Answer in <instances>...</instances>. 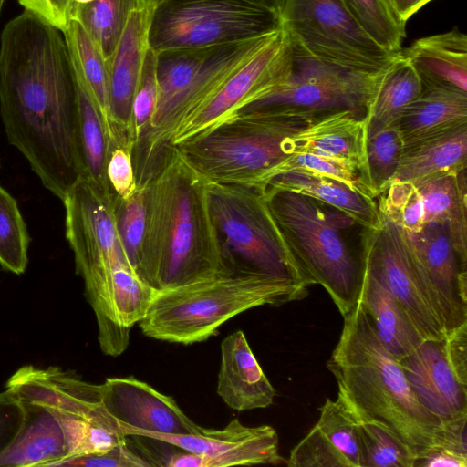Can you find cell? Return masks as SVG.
I'll list each match as a JSON object with an SVG mask.
<instances>
[{
	"instance_id": "cell-1",
	"label": "cell",
	"mask_w": 467,
	"mask_h": 467,
	"mask_svg": "<svg viewBox=\"0 0 467 467\" xmlns=\"http://www.w3.org/2000/svg\"><path fill=\"white\" fill-rule=\"evenodd\" d=\"M0 114L9 143L62 201L81 178L74 72L63 33L26 9L0 35Z\"/></svg>"
},
{
	"instance_id": "cell-2",
	"label": "cell",
	"mask_w": 467,
	"mask_h": 467,
	"mask_svg": "<svg viewBox=\"0 0 467 467\" xmlns=\"http://www.w3.org/2000/svg\"><path fill=\"white\" fill-rule=\"evenodd\" d=\"M145 190L147 219L140 278L160 291L229 271L211 217L208 182L178 149Z\"/></svg>"
},
{
	"instance_id": "cell-3",
	"label": "cell",
	"mask_w": 467,
	"mask_h": 467,
	"mask_svg": "<svg viewBox=\"0 0 467 467\" xmlns=\"http://www.w3.org/2000/svg\"><path fill=\"white\" fill-rule=\"evenodd\" d=\"M343 317L327 361L337 395L357 419L388 430L417 461L438 444L442 421L420 402L400 360L381 344L360 303Z\"/></svg>"
},
{
	"instance_id": "cell-4",
	"label": "cell",
	"mask_w": 467,
	"mask_h": 467,
	"mask_svg": "<svg viewBox=\"0 0 467 467\" xmlns=\"http://www.w3.org/2000/svg\"><path fill=\"white\" fill-rule=\"evenodd\" d=\"M275 33L227 45L156 52L155 114L131 150L137 187H145L174 154L172 139L178 127Z\"/></svg>"
},
{
	"instance_id": "cell-5",
	"label": "cell",
	"mask_w": 467,
	"mask_h": 467,
	"mask_svg": "<svg viewBox=\"0 0 467 467\" xmlns=\"http://www.w3.org/2000/svg\"><path fill=\"white\" fill-rule=\"evenodd\" d=\"M306 295L307 287L287 278L226 271L210 279L158 291L139 325L149 337L190 345L206 340L242 312L265 305L281 306Z\"/></svg>"
},
{
	"instance_id": "cell-6",
	"label": "cell",
	"mask_w": 467,
	"mask_h": 467,
	"mask_svg": "<svg viewBox=\"0 0 467 467\" xmlns=\"http://www.w3.org/2000/svg\"><path fill=\"white\" fill-rule=\"evenodd\" d=\"M263 194L286 247L306 275L326 289L343 317L348 315L358 302L361 285L360 253L346 236L357 222L305 194L274 187L265 188Z\"/></svg>"
},
{
	"instance_id": "cell-7",
	"label": "cell",
	"mask_w": 467,
	"mask_h": 467,
	"mask_svg": "<svg viewBox=\"0 0 467 467\" xmlns=\"http://www.w3.org/2000/svg\"><path fill=\"white\" fill-rule=\"evenodd\" d=\"M317 116L295 110L237 112L176 148L208 182L263 192L274 169L291 154L288 140Z\"/></svg>"
},
{
	"instance_id": "cell-8",
	"label": "cell",
	"mask_w": 467,
	"mask_h": 467,
	"mask_svg": "<svg viewBox=\"0 0 467 467\" xmlns=\"http://www.w3.org/2000/svg\"><path fill=\"white\" fill-rule=\"evenodd\" d=\"M208 202L224 266L312 285L254 187L208 182Z\"/></svg>"
},
{
	"instance_id": "cell-9",
	"label": "cell",
	"mask_w": 467,
	"mask_h": 467,
	"mask_svg": "<svg viewBox=\"0 0 467 467\" xmlns=\"http://www.w3.org/2000/svg\"><path fill=\"white\" fill-rule=\"evenodd\" d=\"M62 202L66 237L74 253L76 272L84 280L85 295L97 318L98 338L113 337L122 327L114 321L111 313V275L118 265H130L117 234L113 194L79 178Z\"/></svg>"
},
{
	"instance_id": "cell-10",
	"label": "cell",
	"mask_w": 467,
	"mask_h": 467,
	"mask_svg": "<svg viewBox=\"0 0 467 467\" xmlns=\"http://www.w3.org/2000/svg\"><path fill=\"white\" fill-rule=\"evenodd\" d=\"M281 27L278 13L244 0H164L153 5L149 47L160 52L227 45Z\"/></svg>"
},
{
	"instance_id": "cell-11",
	"label": "cell",
	"mask_w": 467,
	"mask_h": 467,
	"mask_svg": "<svg viewBox=\"0 0 467 467\" xmlns=\"http://www.w3.org/2000/svg\"><path fill=\"white\" fill-rule=\"evenodd\" d=\"M281 21L293 46L339 67L373 73L399 54L381 47L342 0H285Z\"/></svg>"
},
{
	"instance_id": "cell-12",
	"label": "cell",
	"mask_w": 467,
	"mask_h": 467,
	"mask_svg": "<svg viewBox=\"0 0 467 467\" xmlns=\"http://www.w3.org/2000/svg\"><path fill=\"white\" fill-rule=\"evenodd\" d=\"M291 46L293 65L286 78L237 112L295 110L322 115L350 110L365 118L380 70L367 73L339 67Z\"/></svg>"
},
{
	"instance_id": "cell-13",
	"label": "cell",
	"mask_w": 467,
	"mask_h": 467,
	"mask_svg": "<svg viewBox=\"0 0 467 467\" xmlns=\"http://www.w3.org/2000/svg\"><path fill=\"white\" fill-rule=\"evenodd\" d=\"M360 260L401 305L425 340L444 339L429 285L404 229L379 213L376 227L362 228Z\"/></svg>"
},
{
	"instance_id": "cell-14",
	"label": "cell",
	"mask_w": 467,
	"mask_h": 467,
	"mask_svg": "<svg viewBox=\"0 0 467 467\" xmlns=\"http://www.w3.org/2000/svg\"><path fill=\"white\" fill-rule=\"evenodd\" d=\"M292 65L293 48L282 27L178 127L173 146L206 132L267 93L286 78Z\"/></svg>"
},
{
	"instance_id": "cell-15",
	"label": "cell",
	"mask_w": 467,
	"mask_h": 467,
	"mask_svg": "<svg viewBox=\"0 0 467 467\" xmlns=\"http://www.w3.org/2000/svg\"><path fill=\"white\" fill-rule=\"evenodd\" d=\"M137 437L168 443L185 452L170 456L169 467H228L285 464L278 451V435L269 425L248 427L238 419L222 430L204 429L198 433L142 432Z\"/></svg>"
},
{
	"instance_id": "cell-16",
	"label": "cell",
	"mask_w": 467,
	"mask_h": 467,
	"mask_svg": "<svg viewBox=\"0 0 467 467\" xmlns=\"http://www.w3.org/2000/svg\"><path fill=\"white\" fill-rule=\"evenodd\" d=\"M429 285L445 335L467 323V269L455 250L447 222H430L408 233Z\"/></svg>"
},
{
	"instance_id": "cell-17",
	"label": "cell",
	"mask_w": 467,
	"mask_h": 467,
	"mask_svg": "<svg viewBox=\"0 0 467 467\" xmlns=\"http://www.w3.org/2000/svg\"><path fill=\"white\" fill-rule=\"evenodd\" d=\"M101 405L125 436L142 432L198 433L192 421L171 396L133 377L108 378L99 385Z\"/></svg>"
},
{
	"instance_id": "cell-18",
	"label": "cell",
	"mask_w": 467,
	"mask_h": 467,
	"mask_svg": "<svg viewBox=\"0 0 467 467\" xmlns=\"http://www.w3.org/2000/svg\"><path fill=\"white\" fill-rule=\"evenodd\" d=\"M153 5L134 11L118 45L107 61L109 115L114 142L131 150L130 127L133 98L147 50Z\"/></svg>"
},
{
	"instance_id": "cell-19",
	"label": "cell",
	"mask_w": 467,
	"mask_h": 467,
	"mask_svg": "<svg viewBox=\"0 0 467 467\" xmlns=\"http://www.w3.org/2000/svg\"><path fill=\"white\" fill-rule=\"evenodd\" d=\"M5 389L23 404L39 405L67 415L92 419L102 410L99 385L58 367L24 366L9 378Z\"/></svg>"
},
{
	"instance_id": "cell-20",
	"label": "cell",
	"mask_w": 467,
	"mask_h": 467,
	"mask_svg": "<svg viewBox=\"0 0 467 467\" xmlns=\"http://www.w3.org/2000/svg\"><path fill=\"white\" fill-rule=\"evenodd\" d=\"M400 363L420 402L441 421L467 414V387L450 366L443 340H424Z\"/></svg>"
},
{
	"instance_id": "cell-21",
	"label": "cell",
	"mask_w": 467,
	"mask_h": 467,
	"mask_svg": "<svg viewBox=\"0 0 467 467\" xmlns=\"http://www.w3.org/2000/svg\"><path fill=\"white\" fill-rule=\"evenodd\" d=\"M217 393L237 411L264 409L274 401L275 390L242 330L230 334L221 343Z\"/></svg>"
},
{
	"instance_id": "cell-22",
	"label": "cell",
	"mask_w": 467,
	"mask_h": 467,
	"mask_svg": "<svg viewBox=\"0 0 467 467\" xmlns=\"http://www.w3.org/2000/svg\"><path fill=\"white\" fill-rule=\"evenodd\" d=\"M23 406L24 423L11 445L0 454V467L58 466L69 457L62 415L39 405Z\"/></svg>"
},
{
	"instance_id": "cell-23",
	"label": "cell",
	"mask_w": 467,
	"mask_h": 467,
	"mask_svg": "<svg viewBox=\"0 0 467 467\" xmlns=\"http://www.w3.org/2000/svg\"><path fill=\"white\" fill-rule=\"evenodd\" d=\"M364 119L350 110L317 116L289 139V151L312 153L348 163L357 168L363 177Z\"/></svg>"
},
{
	"instance_id": "cell-24",
	"label": "cell",
	"mask_w": 467,
	"mask_h": 467,
	"mask_svg": "<svg viewBox=\"0 0 467 467\" xmlns=\"http://www.w3.org/2000/svg\"><path fill=\"white\" fill-rule=\"evenodd\" d=\"M466 159L467 123L405 143L392 182H408L416 185L435 177L455 173L466 168Z\"/></svg>"
},
{
	"instance_id": "cell-25",
	"label": "cell",
	"mask_w": 467,
	"mask_h": 467,
	"mask_svg": "<svg viewBox=\"0 0 467 467\" xmlns=\"http://www.w3.org/2000/svg\"><path fill=\"white\" fill-rule=\"evenodd\" d=\"M400 52L422 85L467 93V36L458 29L419 38Z\"/></svg>"
},
{
	"instance_id": "cell-26",
	"label": "cell",
	"mask_w": 467,
	"mask_h": 467,
	"mask_svg": "<svg viewBox=\"0 0 467 467\" xmlns=\"http://www.w3.org/2000/svg\"><path fill=\"white\" fill-rule=\"evenodd\" d=\"M358 301L381 344L397 359L413 352L425 340L397 299L362 266Z\"/></svg>"
},
{
	"instance_id": "cell-27",
	"label": "cell",
	"mask_w": 467,
	"mask_h": 467,
	"mask_svg": "<svg viewBox=\"0 0 467 467\" xmlns=\"http://www.w3.org/2000/svg\"><path fill=\"white\" fill-rule=\"evenodd\" d=\"M467 123V93L422 85L419 96L401 112L394 125L404 144Z\"/></svg>"
},
{
	"instance_id": "cell-28",
	"label": "cell",
	"mask_w": 467,
	"mask_h": 467,
	"mask_svg": "<svg viewBox=\"0 0 467 467\" xmlns=\"http://www.w3.org/2000/svg\"><path fill=\"white\" fill-rule=\"evenodd\" d=\"M72 67L76 86L77 141L81 178L102 192L112 193L107 177L111 141L97 103L73 64Z\"/></svg>"
},
{
	"instance_id": "cell-29",
	"label": "cell",
	"mask_w": 467,
	"mask_h": 467,
	"mask_svg": "<svg viewBox=\"0 0 467 467\" xmlns=\"http://www.w3.org/2000/svg\"><path fill=\"white\" fill-rule=\"evenodd\" d=\"M266 187L285 189L315 198L343 212L362 228H374L379 222L375 199L365 196L330 177L288 171L272 178L265 188Z\"/></svg>"
},
{
	"instance_id": "cell-30",
	"label": "cell",
	"mask_w": 467,
	"mask_h": 467,
	"mask_svg": "<svg viewBox=\"0 0 467 467\" xmlns=\"http://www.w3.org/2000/svg\"><path fill=\"white\" fill-rule=\"evenodd\" d=\"M421 196L426 223L447 222L455 250L467 265L466 168L415 185Z\"/></svg>"
},
{
	"instance_id": "cell-31",
	"label": "cell",
	"mask_w": 467,
	"mask_h": 467,
	"mask_svg": "<svg viewBox=\"0 0 467 467\" xmlns=\"http://www.w3.org/2000/svg\"><path fill=\"white\" fill-rule=\"evenodd\" d=\"M421 88L418 73L400 52L379 74L364 119L365 130L393 125Z\"/></svg>"
},
{
	"instance_id": "cell-32",
	"label": "cell",
	"mask_w": 467,
	"mask_h": 467,
	"mask_svg": "<svg viewBox=\"0 0 467 467\" xmlns=\"http://www.w3.org/2000/svg\"><path fill=\"white\" fill-rule=\"evenodd\" d=\"M150 0H70V17L81 25L106 61L112 56L130 15Z\"/></svg>"
},
{
	"instance_id": "cell-33",
	"label": "cell",
	"mask_w": 467,
	"mask_h": 467,
	"mask_svg": "<svg viewBox=\"0 0 467 467\" xmlns=\"http://www.w3.org/2000/svg\"><path fill=\"white\" fill-rule=\"evenodd\" d=\"M65 36L72 64L81 75L104 119L111 144L114 142L109 115L107 61L101 51L79 23L71 20Z\"/></svg>"
},
{
	"instance_id": "cell-34",
	"label": "cell",
	"mask_w": 467,
	"mask_h": 467,
	"mask_svg": "<svg viewBox=\"0 0 467 467\" xmlns=\"http://www.w3.org/2000/svg\"><path fill=\"white\" fill-rule=\"evenodd\" d=\"M404 142L396 128L365 130L363 179L374 198L392 182L400 165Z\"/></svg>"
},
{
	"instance_id": "cell-35",
	"label": "cell",
	"mask_w": 467,
	"mask_h": 467,
	"mask_svg": "<svg viewBox=\"0 0 467 467\" xmlns=\"http://www.w3.org/2000/svg\"><path fill=\"white\" fill-rule=\"evenodd\" d=\"M157 292L140 278L130 265H118L112 272L109 288L114 321L130 329L145 317Z\"/></svg>"
},
{
	"instance_id": "cell-36",
	"label": "cell",
	"mask_w": 467,
	"mask_h": 467,
	"mask_svg": "<svg viewBox=\"0 0 467 467\" xmlns=\"http://www.w3.org/2000/svg\"><path fill=\"white\" fill-rule=\"evenodd\" d=\"M113 208L120 244L130 267L138 275L146 232L145 187H137L124 198L113 195Z\"/></svg>"
},
{
	"instance_id": "cell-37",
	"label": "cell",
	"mask_w": 467,
	"mask_h": 467,
	"mask_svg": "<svg viewBox=\"0 0 467 467\" xmlns=\"http://www.w3.org/2000/svg\"><path fill=\"white\" fill-rule=\"evenodd\" d=\"M30 236L16 200L0 185V265L21 275L28 263Z\"/></svg>"
},
{
	"instance_id": "cell-38",
	"label": "cell",
	"mask_w": 467,
	"mask_h": 467,
	"mask_svg": "<svg viewBox=\"0 0 467 467\" xmlns=\"http://www.w3.org/2000/svg\"><path fill=\"white\" fill-rule=\"evenodd\" d=\"M366 32L384 49L398 54L406 36L405 25L386 0H342Z\"/></svg>"
},
{
	"instance_id": "cell-39",
	"label": "cell",
	"mask_w": 467,
	"mask_h": 467,
	"mask_svg": "<svg viewBox=\"0 0 467 467\" xmlns=\"http://www.w3.org/2000/svg\"><path fill=\"white\" fill-rule=\"evenodd\" d=\"M357 421L362 467H415V457L395 435L372 421Z\"/></svg>"
},
{
	"instance_id": "cell-40",
	"label": "cell",
	"mask_w": 467,
	"mask_h": 467,
	"mask_svg": "<svg viewBox=\"0 0 467 467\" xmlns=\"http://www.w3.org/2000/svg\"><path fill=\"white\" fill-rule=\"evenodd\" d=\"M316 426L346 456L352 467H362L358 421L346 402L337 395L327 398L319 408Z\"/></svg>"
},
{
	"instance_id": "cell-41",
	"label": "cell",
	"mask_w": 467,
	"mask_h": 467,
	"mask_svg": "<svg viewBox=\"0 0 467 467\" xmlns=\"http://www.w3.org/2000/svg\"><path fill=\"white\" fill-rule=\"evenodd\" d=\"M377 198L379 213L406 232L417 233L425 225L424 204L413 183L392 182Z\"/></svg>"
},
{
	"instance_id": "cell-42",
	"label": "cell",
	"mask_w": 467,
	"mask_h": 467,
	"mask_svg": "<svg viewBox=\"0 0 467 467\" xmlns=\"http://www.w3.org/2000/svg\"><path fill=\"white\" fill-rule=\"evenodd\" d=\"M288 171L310 172L330 177L344 182L365 196L375 199L361 172L354 166L340 161L312 153H291L274 169L270 180Z\"/></svg>"
},
{
	"instance_id": "cell-43",
	"label": "cell",
	"mask_w": 467,
	"mask_h": 467,
	"mask_svg": "<svg viewBox=\"0 0 467 467\" xmlns=\"http://www.w3.org/2000/svg\"><path fill=\"white\" fill-rule=\"evenodd\" d=\"M156 64L157 54L149 47L145 55L141 74L132 101L130 127L131 150L137 140L148 130L155 114L159 98Z\"/></svg>"
},
{
	"instance_id": "cell-44",
	"label": "cell",
	"mask_w": 467,
	"mask_h": 467,
	"mask_svg": "<svg viewBox=\"0 0 467 467\" xmlns=\"http://www.w3.org/2000/svg\"><path fill=\"white\" fill-rule=\"evenodd\" d=\"M290 467H352L346 456L315 425L290 452Z\"/></svg>"
},
{
	"instance_id": "cell-45",
	"label": "cell",
	"mask_w": 467,
	"mask_h": 467,
	"mask_svg": "<svg viewBox=\"0 0 467 467\" xmlns=\"http://www.w3.org/2000/svg\"><path fill=\"white\" fill-rule=\"evenodd\" d=\"M107 177L114 196L127 197L137 188L131 151L129 148L111 144L107 163Z\"/></svg>"
},
{
	"instance_id": "cell-46",
	"label": "cell",
	"mask_w": 467,
	"mask_h": 467,
	"mask_svg": "<svg viewBox=\"0 0 467 467\" xmlns=\"http://www.w3.org/2000/svg\"><path fill=\"white\" fill-rule=\"evenodd\" d=\"M152 462L136 452L128 443V438L121 443L101 454L86 455L68 459L58 466L87 467H145Z\"/></svg>"
},
{
	"instance_id": "cell-47",
	"label": "cell",
	"mask_w": 467,
	"mask_h": 467,
	"mask_svg": "<svg viewBox=\"0 0 467 467\" xmlns=\"http://www.w3.org/2000/svg\"><path fill=\"white\" fill-rule=\"evenodd\" d=\"M25 420V409L9 389L0 393V454L14 441Z\"/></svg>"
},
{
	"instance_id": "cell-48",
	"label": "cell",
	"mask_w": 467,
	"mask_h": 467,
	"mask_svg": "<svg viewBox=\"0 0 467 467\" xmlns=\"http://www.w3.org/2000/svg\"><path fill=\"white\" fill-rule=\"evenodd\" d=\"M443 348L458 380L467 387V323L445 335Z\"/></svg>"
},
{
	"instance_id": "cell-49",
	"label": "cell",
	"mask_w": 467,
	"mask_h": 467,
	"mask_svg": "<svg viewBox=\"0 0 467 467\" xmlns=\"http://www.w3.org/2000/svg\"><path fill=\"white\" fill-rule=\"evenodd\" d=\"M26 10L38 16L62 33L71 21L70 0H18Z\"/></svg>"
},
{
	"instance_id": "cell-50",
	"label": "cell",
	"mask_w": 467,
	"mask_h": 467,
	"mask_svg": "<svg viewBox=\"0 0 467 467\" xmlns=\"http://www.w3.org/2000/svg\"><path fill=\"white\" fill-rule=\"evenodd\" d=\"M467 414L453 420H443L438 444L456 455L467 458L466 443Z\"/></svg>"
},
{
	"instance_id": "cell-51",
	"label": "cell",
	"mask_w": 467,
	"mask_h": 467,
	"mask_svg": "<svg viewBox=\"0 0 467 467\" xmlns=\"http://www.w3.org/2000/svg\"><path fill=\"white\" fill-rule=\"evenodd\" d=\"M426 467H466L467 458L456 455L441 447L431 448L424 456L418 459L415 466Z\"/></svg>"
},
{
	"instance_id": "cell-52",
	"label": "cell",
	"mask_w": 467,
	"mask_h": 467,
	"mask_svg": "<svg viewBox=\"0 0 467 467\" xmlns=\"http://www.w3.org/2000/svg\"><path fill=\"white\" fill-rule=\"evenodd\" d=\"M432 0H386L395 16L404 25L421 7Z\"/></svg>"
},
{
	"instance_id": "cell-53",
	"label": "cell",
	"mask_w": 467,
	"mask_h": 467,
	"mask_svg": "<svg viewBox=\"0 0 467 467\" xmlns=\"http://www.w3.org/2000/svg\"><path fill=\"white\" fill-rule=\"evenodd\" d=\"M164 0H150L153 5L162 2ZM257 5L265 7L272 11L278 13L281 16V11L283 9L285 0H244Z\"/></svg>"
},
{
	"instance_id": "cell-54",
	"label": "cell",
	"mask_w": 467,
	"mask_h": 467,
	"mask_svg": "<svg viewBox=\"0 0 467 467\" xmlns=\"http://www.w3.org/2000/svg\"><path fill=\"white\" fill-rule=\"evenodd\" d=\"M4 2H5V0H0V15H1V12H2Z\"/></svg>"
},
{
	"instance_id": "cell-55",
	"label": "cell",
	"mask_w": 467,
	"mask_h": 467,
	"mask_svg": "<svg viewBox=\"0 0 467 467\" xmlns=\"http://www.w3.org/2000/svg\"><path fill=\"white\" fill-rule=\"evenodd\" d=\"M0 167H1V160H0Z\"/></svg>"
}]
</instances>
